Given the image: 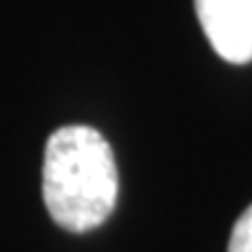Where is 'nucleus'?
<instances>
[{"mask_svg":"<svg viewBox=\"0 0 252 252\" xmlns=\"http://www.w3.org/2000/svg\"><path fill=\"white\" fill-rule=\"evenodd\" d=\"M226 252H252V203L242 211V216L232 226Z\"/></svg>","mask_w":252,"mask_h":252,"instance_id":"obj_3","label":"nucleus"},{"mask_svg":"<svg viewBox=\"0 0 252 252\" xmlns=\"http://www.w3.org/2000/svg\"><path fill=\"white\" fill-rule=\"evenodd\" d=\"M41 196L57 226L90 232L116 209L119 170L111 144L93 126H62L44 147Z\"/></svg>","mask_w":252,"mask_h":252,"instance_id":"obj_1","label":"nucleus"},{"mask_svg":"<svg viewBox=\"0 0 252 252\" xmlns=\"http://www.w3.org/2000/svg\"><path fill=\"white\" fill-rule=\"evenodd\" d=\"M196 13L221 60L232 64L252 60V0H196Z\"/></svg>","mask_w":252,"mask_h":252,"instance_id":"obj_2","label":"nucleus"}]
</instances>
